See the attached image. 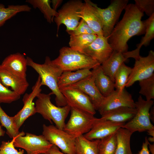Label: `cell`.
Segmentation results:
<instances>
[{"label": "cell", "instance_id": "1", "mask_svg": "<svg viewBox=\"0 0 154 154\" xmlns=\"http://www.w3.org/2000/svg\"><path fill=\"white\" fill-rule=\"evenodd\" d=\"M121 20L114 27L108 38L109 42L114 50L123 53L128 51L127 42L132 37L145 33L143 16L135 4H127Z\"/></svg>", "mask_w": 154, "mask_h": 154}, {"label": "cell", "instance_id": "2", "mask_svg": "<svg viewBox=\"0 0 154 154\" xmlns=\"http://www.w3.org/2000/svg\"><path fill=\"white\" fill-rule=\"evenodd\" d=\"M27 66L31 67L38 74L41 79V86L45 85L52 91L51 95L55 96V101L57 106L63 107L67 105L66 99L60 92L58 83L63 72L60 68L52 63L50 58L46 56L44 62L39 64L34 62L30 57H27Z\"/></svg>", "mask_w": 154, "mask_h": 154}, {"label": "cell", "instance_id": "3", "mask_svg": "<svg viewBox=\"0 0 154 154\" xmlns=\"http://www.w3.org/2000/svg\"><path fill=\"white\" fill-rule=\"evenodd\" d=\"M51 62L63 72L90 70L101 64L85 53L67 46L60 49L58 56Z\"/></svg>", "mask_w": 154, "mask_h": 154}, {"label": "cell", "instance_id": "4", "mask_svg": "<svg viewBox=\"0 0 154 154\" xmlns=\"http://www.w3.org/2000/svg\"><path fill=\"white\" fill-rule=\"evenodd\" d=\"M50 95V93H40L37 96L35 105L36 113L41 114L51 123L53 122L57 128L63 130L71 108L68 105L63 107L55 106L51 101Z\"/></svg>", "mask_w": 154, "mask_h": 154}, {"label": "cell", "instance_id": "5", "mask_svg": "<svg viewBox=\"0 0 154 154\" xmlns=\"http://www.w3.org/2000/svg\"><path fill=\"white\" fill-rule=\"evenodd\" d=\"M128 1V0H112L107 8L102 9L89 0L93 9L101 21L104 37L108 38Z\"/></svg>", "mask_w": 154, "mask_h": 154}, {"label": "cell", "instance_id": "6", "mask_svg": "<svg viewBox=\"0 0 154 154\" xmlns=\"http://www.w3.org/2000/svg\"><path fill=\"white\" fill-rule=\"evenodd\" d=\"M135 103L136 112L133 117L121 127L133 133L142 132L154 129L150 121L149 112L154 104L153 100L147 101L140 96Z\"/></svg>", "mask_w": 154, "mask_h": 154}, {"label": "cell", "instance_id": "7", "mask_svg": "<svg viewBox=\"0 0 154 154\" xmlns=\"http://www.w3.org/2000/svg\"><path fill=\"white\" fill-rule=\"evenodd\" d=\"M71 115L63 130L75 138L88 132L96 118L84 111L71 108Z\"/></svg>", "mask_w": 154, "mask_h": 154}, {"label": "cell", "instance_id": "8", "mask_svg": "<svg viewBox=\"0 0 154 154\" xmlns=\"http://www.w3.org/2000/svg\"><path fill=\"white\" fill-rule=\"evenodd\" d=\"M42 135L51 144L55 145L66 154H76V138L63 130L53 125L42 126Z\"/></svg>", "mask_w": 154, "mask_h": 154}, {"label": "cell", "instance_id": "9", "mask_svg": "<svg viewBox=\"0 0 154 154\" xmlns=\"http://www.w3.org/2000/svg\"><path fill=\"white\" fill-rule=\"evenodd\" d=\"M84 3L79 0H71L65 3L57 12V15L54 18V21L57 26V33L60 26L63 24L66 27V32L74 29L78 25L81 18L78 12Z\"/></svg>", "mask_w": 154, "mask_h": 154}, {"label": "cell", "instance_id": "10", "mask_svg": "<svg viewBox=\"0 0 154 154\" xmlns=\"http://www.w3.org/2000/svg\"><path fill=\"white\" fill-rule=\"evenodd\" d=\"M22 131L15 138L13 145L15 147L25 150L27 154H39L48 152L53 144L42 135H39Z\"/></svg>", "mask_w": 154, "mask_h": 154}, {"label": "cell", "instance_id": "11", "mask_svg": "<svg viewBox=\"0 0 154 154\" xmlns=\"http://www.w3.org/2000/svg\"><path fill=\"white\" fill-rule=\"evenodd\" d=\"M64 96L67 105L89 113L96 114L95 110L89 97L78 88L72 86L59 88Z\"/></svg>", "mask_w": 154, "mask_h": 154}, {"label": "cell", "instance_id": "12", "mask_svg": "<svg viewBox=\"0 0 154 154\" xmlns=\"http://www.w3.org/2000/svg\"><path fill=\"white\" fill-rule=\"evenodd\" d=\"M133 67L125 87L132 85L135 82L149 78L154 74V52L150 50L145 57L140 56L135 60Z\"/></svg>", "mask_w": 154, "mask_h": 154}, {"label": "cell", "instance_id": "13", "mask_svg": "<svg viewBox=\"0 0 154 154\" xmlns=\"http://www.w3.org/2000/svg\"><path fill=\"white\" fill-rule=\"evenodd\" d=\"M126 107L135 108V103L131 95L124 88L114 90L104 99L98 110L102 116L112 110Z\"/></svg>", "mask_w": 154, "mask_h": 154}, {"label": "cell", "instance_id": "14", "mask_svg": "<svg viewBox=\"0 0 154 154\" xmlns=\"http://www.w3.org/2000/svg\"><path fill=\"white\" fill-rule=\"evenodd\" d=\"M41 81L40 78L38 76L35 84L32 88L31 92L29 94H25L23 97V108L13 116L14 123L19 130L26 119L36 113L33 100L41 93L42 90Z\"/></svg>", "mask_w": 154, "mask_h": 154}, {"label": "cell", "instance_id": "15", "mask_svg": "<svg viewBox=\"0 0 154 154\" xmlns=\"http://www.w3.org/2000/svg\"><path fill=\"white\" fill-rule=\"evenodd\" d=\"M113 51L107 38L103 36H98L83 50L82 52L89 56L101 64L109 57Z\"/></svg>", "mask_w": 154, "mask_h": 154}, {"label": "cell", "instance_id": "16", "mask_svg": "<svg viewBox=\"0 0 154 154\" xmlns=\"http://www.w3.org/2000/svg\"><path fill=\"white\" fill-rule=\"evenodd\" d=\"M125 123L97 118L90 130L83 135L90 140L100 139L116 132Z\"/></svg>", "mask_w": 154, "mask_h": 154}, {"label": "cell", "instance_id": "17", "mask_svg": "<svg viewBox=\"0 0 154 154\" xmlns=\"http://www.w3.org/2000/svg\"><path fill=\"white\" fill-rule=\"evenodd\" d=\"M0 65L11 73L27 79V61L23 54L19 52L11 54L4 59Z\"/></svg>", "mask_w": 154, "mask_h": 154}, {"label": "cell", "instance_id": "18", "mask_svg": "<svg viewBox=\"0 0 154 154\" xmlns=\"http://www.w3.org/2000/svg\"><path fill=\"white\" fill-rule=\"evenodd\" d=\"M70 86L81 90L90 98L95 110H98L104 101L105 97L100 92L94 82L92 74Z\"/></svg>", "mask_w": 154, "mask_h": 154}, {"label": "cell", "instance_id": "19", "mask_svg": "<svg viewBox=\"0 0 154 154\" xmlns=\"http://www.w3.org/2000/svg\"><path fill=\"white\" fill-rule=\"evenodd\" d=\"M0 81L6 87H10L12 90L20 96L23 94L29 86L27 79L20 78L11 73L0 64Z\"/></svg>", "mask_w": 154, "mask_h": 154}, {"label": "cell", "instance_id": "20", "mask_svg": "<svg viewBox=\"0 0 154 154\" xmlns=\"http://www.w3.org/2000/svg\"><path fill=\"white\" fill-rule=\"evenodd\" d=\"M84 1L85 3L78 12V16L85 21L97 36H103L102 25L100 19L93 9L89 0Z\"/></svg>", "mask_w": 154, "mask_h": 154}, {"label": "cell", "instance_id": "21", "mask_svg": "<svg viewBox=\"0 0 154 154\" xmlns=\"http://www.w3.org/2000/svg\"><path fill=\"white\" fill-rule=\"evenodd\" d=\"M92 71L95 84L103 96L107 97L115 90L114 82L105 74L101 64L93 68Z\"/></svg>", "mask_w": 154, "mask_h": 154}, {"label": "cell", "instance_id": "22", "mask_svg": "<svg viewBox=\"0 0 154 154\" xmlns=\"http://www.w3.org/2000/svg\"><path fill=\"white\" fill-rule=\"evenodd\" d=\"M143 22L145 27V36L142 38L140 43L137 45L136 49L123 53L127 59L129 58H133L135 60L137 59L140 56L139 52L141 47L143 45H148L154 38V13Z\"/></svg>", "mask_w": 154, "mask_h": 154}, {"label": "cell", "instance_id": "23", "mask_svg": "<svg viewBox=\"0 0 154 154\" xmlns=\"http://www.w3.org/2000/svg\"><path fill=\"white\" fill-rule=\"evenodd\" d=\"M136 112L135 108L123 107L110 110L101 116L104 120L124 123L130 120Z\"/></svg>", "mask_w": 154, "mask_h": 154}, {"label": "cell", "instance_id": "24", "mask_svg": "<svg viewBox=\"0 0 154 154\" xmlns=\"http://www.w3.org/2000/svg\"><path fill=\"white\" fill-rule=\"evenodd\" d=\"M127 60L123 53L114 50L109 57L101 65L105 74L114 83L116 72L121 65Z\"/></svg>", "mask_w": 154, "mask_h": 154}, {"label": "cell", "instance_id": "25", "mask_svg": "<svg viewBox=\"0 0 154 154\" xmlns=\"http://www.w3.org/2000/svg\"><path fill=\"white\" fill-rule=\"evenodd\" d=\"M88 69H82L76 71L63 72L60 77L58 83L59 88L70 86L92 74Z\"/></svg>", "mask_w": 154, "mask_h": 154}, {"label": "cell", "instance_id": "26", "mask_svg": "<svg viewBox=\"0 0 154 154\" xmlns=\"http://www.w3.org/2000/svg\"><path fill=\"white\" fill-rule=\"evenodd\" d=\"M133 133L121 127L116 132L117 146L114 154H133L131 149L130 139Z\"/></svg>", "mask_w": 154, "mask_h": 154}, {"label": "cell", "instance_id": "27", "mask_svg": "<svg viewBox=\"0 0 154 154\" xmlns=\"http://www.w3.org/2000/svg\"><path fill=\"white\" fill-rule=\"evenodd\" d=\"M99 139L90 140L83 135L75 139V150L76 154H98V145Z\"/></svg>", "mask_w": 154, "mask_h": 154}, {"label": "cell", "instance_id": "28", "mask_svg": "<svg viewBox=\"0 0 154 154\" xmlns=\"http://www.w3.org/2000/svg\"><path fill=\"white\" fill-rule=\"evenodd\" d=\"M31 8L28 5H11L5 7L4 5L0 4V27L4 25L6 21L22 12H29Z\"/></svg>", "mask_w": 154, "mask_h": 154}, {"label": "cell", "instance_id": "29", "mask_svg": "<svg viewBox=\"0 0 154 154\" xmlns=\"http://www.w3.org/2000/svg\"><path fill=\"white\" fill-rule=\"evenodd\" d=\"M96 34H83L70 36L69 43L70 47L81 52L97 37Z\"/></svg>", "mask_w": 154, "mask_h": 154}, {"label": "cell", "instance_id": "30", "mask_svg": "<svg viewBox=\"0 0 154 154\" xmlns=\"http://www.w3.org/2000/svg\"><path fill=\"white\" fill-rule=\"evenodd\" d=\"M26 2L31 4L35 9H38L43 14L44 17L48 23L53 22L54 17L58 12L50 6V1L49 0H27Z\"/></svg>", "mask_w": 154, "mask_h": 154}, {"label": "cell", "instance_id": "31", "mask_svg": "<svg viewBox=\"0 0 154 154\" xmlns=\"http://www.w3.org/2000/svg\"><path fill=\"white\" fill-rule=\"evenodd\" d=\"M117 146L116 132L99 139L98 154H114Z\"/></svg>", "mask_w": 154, "mask_h": 154}, {"label": "cell", "instance_id": "32", "mask_svg": "<svg viewBox=\"0 0 154 154\" xmlns=\"http://www.w3.org/2000/svg\"><path fill=\"white\" fill-rule=\"evenodd\" d=\"M0 122L1 126L6 129V133L11 138L17 137L20 132L15 124L13 116H9L3 110L0 105Z\"/></svg>", "mask_w": 154, "mask_h": 154}, {"label": "cell", "instance_id": "33", "mask_svg": "<svg viewBox=\"0 0 154 154\" xmlns=\"http://www.w3.org/2000/svg\"><path fill=\"white\" fill-rule=\"evenodd\" d=\"M132 68L123 63L116 72L114 76V85L116 90L121 91L124 89Z\"/></svg>", "mask_w": 154, "mask_h": 154}, {"label": "cell", "instance_id": "34", "mask_svg": "<svg viewBox=\"0 0 154 154\" xmlns=\"http://www.w3.org/2000/svg\"><path fill=\"white\" fill-rule=\"evenodd\" d=\"M139 82L140 87L139 93L144 96L146 100L154 99V74L150 77Z\"/></svg>", "mask_w": 154, "mask_h": 154}, {"label": "cell", "instance_id": "35", "mask_svg": "<svg viewBox=\"0 0 154 154\" xmlns=\"http://www.w3.org/2000/svg\"><path fill=\"white\" fill-rule=\"evenodd\" d=\"M21 96L3 85L0 81V104L11 103L20 98Z\"/></svg>", "mask_w": 154, "mask_h": 154}, {"label": "cell", "instance_id": "36", "mask_svg": "<svg viewBox=\"0 0 154 154\" xmlns=\"http://www.w3.org/2000/svg\"><path fill=\"white\" fill-rule=\"evenodd\" d=\"M16 137L13 138L11 141H2L0 146V154H23L24 150L20 149L18 151L15 148L13 145Z\"/></svg>", "mask_w": 154, "mask_h": 154}, {"label": "cell", "instance_id": "37", "mask_svg": "<svg viewBox=\"0 0 154 154\" xmlns=\"http://www.w3.org/2000/svg\"><path fill=\"white\" fill-rule=\"evenodd\" d=\"M135 5L143 12L150 17L154 13V0H135Z\"/></svg>", "mask_w": 154, "mask_h": 154}, {"label": "cell", "instance_id": "38", "mask_svg": "<svg viewBox=\"0 0 154 154\" xmlns=\"http://www.w3.org/2000/svg\"><path fill=\"white\" fill-rule=\"evenodd\" d=\"M67 32L70 36L83 34H96L82 19H81L78 25L74 29Z\"/></svg>", "mask_w": 154, "mask_h": 154}, {"label": "cell", "instance_id": "39", "mask_svg": "<svg viewBox=\"0 0 154 154\" xmlns=\"http://www.w3.org/2000/svg\"><path fill=\"white\" fill-rule=\"evenodd\" d=\"M149 143L147 137H145V141L143 143L141 149L138 154H150L148 147Z\"/></svg>", "mask_w": 154, "mask_h": 154}, {"label": "cell", "instance_id": "40", "mask_svg": "<svg viewBox=\"0 0 154 154\" xmlns=\"http://www.w3.org/2000/svg\"><path fill=\"white\" fill-rule=\"evenodd\" d=\"M48 153L50 154H66L60 151L59 149L54 145L51 147Z\"/></svg>", "mask_w": 154, "mask_h": 154}, {"label": "cell", "instance_id": "41", "mask_svg": "<svg viewBox=\"0 0 154 154\" xmlns=\"http://www.w3.org/2000/svg\"><path fill=\"white\" fill-rule=\"evenodd\" d=\"M62 2V0H52L50 2L52 3V9L56 11L57 7L60 5Z\"/></svg>", "mask_w": 154, "mask_h": 154}, {"label": "cell", "instance_id": "42", "mask_svg": "<svg viewBox=\"0 0 154 154\" xmlns=\"http://www.w3.org/2000/svg\"><path fill=\"white\" fill-rule=\"evenodd\" d=\"M150 111L149 112L150 117V120H151L154 122V107H152L150 110Z\"/></svg>", "mask_w": 154, "mask_h": 154}, {"label": "cell", "instance_id": "43", "mask_svg": "<svg viewBox=\"0 0 154 154\" xmlns=\"http://www.w3.org/2000/svg\"><path fill=\"white\" fill-rule=\"evenodd\" d=\"M151 154H154V144H151L149 143L148 145Z\"/></svg>", "mask_w": 154, "mask_h": 154}, {"label": "cell", "instance_id": "44", "mask_svg": "<svg viewBox=\"0 0 154 154\" xmlns=\"http://www.w3.org/2000/svg\"><path fill=\"white\" fill-rule=\"evenodd\" d=\"M5 133V131L3 130L2 128V126L1 125L0 122V137L3 136Z\"/></svg>", "mask_w": 154, "mask_h": 154}, {"label": "cell", "instance_id": "45", "mask_svg": "<svg viewBox=\"0 0 154 154\" xmlns=\"http://www.w3.org/2000/svg\"><path fill=\"white\" fill-rule=\"evenodd\" d=\"M147 131L148 135L154 137V129L148 130Z\"/></svg>", "mask_w": 154, "mask_h": 154}, {"label": "cell", "instance_id": "46", "mask_svg": "<svg viewBox=\"0 0 154 154\" xmlns=\"http://www.w3.org/2000/svg\"><path fill=\"white\" fill-rule=\"evenodd\" d=\"M147 139L149 141H150L151 142H154V137H150L147 138Z\"/></svg>", "mask_w": 154, "mask_h": 154}, {"label": "cell", "instance_id": "47", "mask_svg": "<svg viewBox=\"0 0 154 154\" xmlns=\"http://www.w3.org/2000/svg\"><path fill=\"white\" fill-rule=\"evenodd\" d=\"M39 154H50L48 152H47V153H41Z\"/></svg>", "mask_w": 154, "mask_h": 154}, {"label": "cell", "instance_id": "48", "mask_svg": "<svg viewBox=\"0 0 154 154\" xmlns=\"http://www.w3.org/2000/svg\"><path fill=\"white\" fill-rule=\"evenodd\" d=\"M138 154V153H137V154Z\"/></svg>", "mask_w": 154, "mask_h": 154}]
</instances>
